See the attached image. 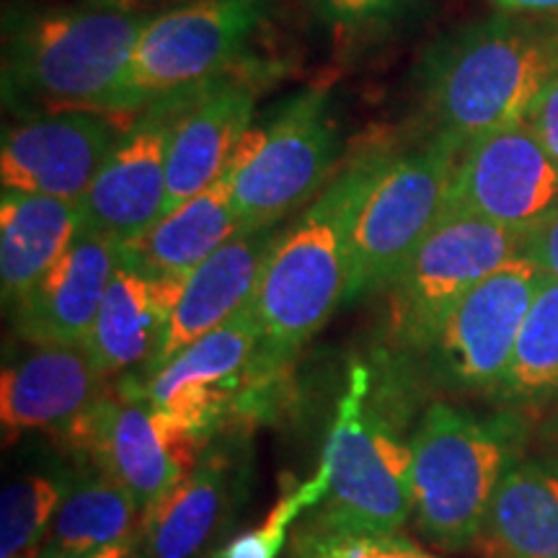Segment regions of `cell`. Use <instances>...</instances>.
<instances>
[{
  "mask_svg": "<svg viewBox=\"0 0 558 558\" xmlns=\"http://www.w3.org/2000/svg\"><path fill=\"white\" fill-rule=\"evenodd\" d=\"M388 160L386 150L362 153L282 230L254 295L262 320L256 357L282 365L344 305L354 220Z\"/></svg>",
  "mask_w": 558,
  "mask_h": 558,
  "instance_id": "1",
  "label": "cell"
},
{
  "mask_svg": "<svg viewBox=\"0 0 558 558\" xmlns=\"http://www.w3.org/2000/svg\"><path fill=\"white\" fill-rule=\"evenodd\" d=\"M153 13L122 0L32 13L9 39L5 99L45 111L111 117L130 58ZM41 111V114H45Z\"/></svg>",
  "mask_w": 558,
  "mask_h": 558,
  "instance_id": "2",
  "label": "cell"
},
{
  "mask_svg": "<svg viewBox=\"0 0 558 558\" xmlns=\"http://www.w3.org/2000/svg\"><path fill=\"white\" fill-rule=\"evenodd\" d=\"M558 73V32L507 16L452 34L424 62L422 90L437 132L471 143L527 122Z\"/></svg>",
  "mask_w": 558,
  "mask_h": 558,
  "instance_id": "3",
  "label": "cell"
},
{
  "mask_svg": "<svg viewBox=\"0 0 558 558\" xmlns=\"http://www.w3.org/2000/svg\"><path fill=\"white\" fill-rule=\"evenodd\" d=\"M514 432L448 403L427 409L411 439V499L424 538L463 550L484 533L494 492L507 473Z\"/></svg>",
  "mask_w": 558,
  "mask_h": 558,
  "instance_id": "4",
  "label": "cell"
},
{
  "mask_svg": "<svg viewBox=\"0 0 558 558\" xmlns=\"http://www.w3.org/2000/svg\"><path fill=\"white\" fill-rule=\"evenodd\" d=\"M271 5L275 0H194L156 13L140 34L111 117L220 78L264 29Z\"/></svg>",
  "mask_w": 558,
  "mask_h": 558,
  "instance_id": "5",
  "label": "cell"
},
{
  "mask_svg": "<svg viewBox=\"0 0 558 558\" xmlns=\"http://www.w3.org/2000/svg\"><path fill=\"white\" fill-rule=\"evenodd\" d=\"M460 148V140L435 132L418 148L390 156L354 220L344 303L388 290L416 254L442 218Z\"/></svg>",
  "mask_w": 558,
  "mask_h": 558,
  "instance_id": "6",
  "label": "cell"
},
{
  "mask_svg": "<svg viewBox=\"0 0 558 558\" xmlns=\"http://www.w3.org/2000/svg\"><path fill=\"white\" fill-rule=\"evenodd\" d=\"M339 156V128L324 90H308L264 128H251L226 177L243 230L277 226L316 199Z\"/></svg>",
  "mask_w": 558,
  "mask_h": 558,
  "instance_id": "7",
  "label": "cell"
},
{
  "mask_svg": "<svg viewBox=\"0 0 558 558\" xmlns=\"http://www.w3.org/2000/svg\"><path fill=\"white\" fill-rule=\"evenodd\" d=\"M365 375L341 401L320 469L326 471V525L331 535H396L414 509L411 448L388 435L365 409Z\"/></svg>",
  "mask_w": 558,
  "mask_h": 558,
  "instance_id": "8",
  "label": "cell"
},
{
  "mask_svg": "<svg viewBox=\"0 0 558 558\" xmlns=\"http://www.w3.org/2000/svg\"><path fill=\"white\" fill-rule=\"evenodd\" d=\"M525 233L476 215H442L399 277L388 284L390 333L427 349L442 320L488 275L518 259Z\"/></svg>",
  "mask_w": 558,
  "mask_h": 558,
  "instance_id": "9",
  "label": "cell"
},
{
  "mask_svg": "<svg viewBox=\"0 0 558 558\" xmlns=\"http://www.w3.org/2000/svg\"><path fill=\"white\" fill-rule=\"evenodd\" d=\"M558 213V163L527 122L460 148L442 215H476L530 233Z\"/></svg>",
  "mask_w": 558,
  "mask_h": 558,
  "instance_id": "10",
  "label": "cell"
},
{
  "mask_svg": "<svg viewBox=\"0 0 558 558\" xmlns=\"http://www.w3.org/2000/svg\"><path fill=\"white\" fill-rule=\"evenodd\" d=\"M541 279L538 264L520 254L478 282L424 349L437 373L460 388L499 390Z\"/></svg>",
  "mask_w": 558,
  "mask_h": 558,
  "instance_id": "11",
  "label": "cell"
},
{
  "mask_svg": "<svg viewBox=\"0 0 558 558\" xmlns=\"http://www.w3.org/2000/svg\"><path fill=\"white\" fill-rule=\"evenodd\" d=\"M68 432L73 442L96 452L109 478L128 488L140 509L156 505L197 469L199 435L153 409L145 396L101 399Z\"/></svg>",
  "mask_w": 558,
  "mask_h": 558,
  "instance_id": "12",
  "label": "cell"
},
{
  "mask_svg": "<svg viewBox=\"0 0 558 558\" xmlns=\"http://www.w3.org/2000/svg\"><path fill=\"white\" fill-rule=\"evenodd\" d=\"M181 104L158 101L128 124L78 202L83 228L130 246L166 215V158Z\"/></svg>",
  "mask_w": 558,
  "mask_h": 558,
  "instance_id": "13",
  "label": "cell"
},
{
  "mask_svg": "<svg viewBox=\"0 0 558 558\" xmlns=\"http://www.w3.org/2000/svg\"><path fill=\"white\" fill-rule=\"evenodd\" d=\"M99 111H45L3 132V190L81 202L124 128Z\"/></svg>",
  "mask_w": 558,
  "mask_h": 558,
  "instance_id": "14",
  "label": "cell"
},
{
  "mask_svg": "<svg viewBox=\"0 0 558 558\" xmlns=\"http://www.w3.org/2000/svg\"><path fill=\"white\" fill-rule=\"evenodd\" d=\"M259 344L262 320L251 300L233 318L158 367L143 396L153 409L205 437L218 416L239 399V388L246 380Z\"/></svg>",
  "mask_w": 558,
  "mask_h": 558,
  "instance_id": "15",
  "label": "cell"
},
{
  "mask_svg": "<svg viewBox=\"0 0 558 558\" xmlns=\"http://www.w3.org/2000/svg\"><path fill=\"white\" fill-rule=\"evenodd\" d=\"M256 90L246 81H209L181 101L166 158V215L226 177L251 130Z\"/></svg>",
  "mask_w": 558,
  "mask_h": 558,
  "instance_id": "16",
  "label": "cell"
},
{
  "mask_svg": "<svg viewBox=\"0 0 558 558\" xmlns=\"http://www.w3.org/2000/svg\"><path fill=\"white\" fill-rule=\"evenodd\" d=\"M117 267L120 246L83 228L73 246L16 303L21 337L37 347H86Z\"/></svg>",
  "mask_w": 558,
  "mask_h": 558,
  "instance_id": "17",
  "label": "cell"
},
{
  "mask_svg": "<svg viewBox=\"0 0 558 558\" xmlns=\"http://www.w3.org/2000/svg\"><path fill=\"white\" fill-rule=\"evenodd\" d=\"M279 239L282 230L277 226L241 230L186 277L158 354L150 360L153 373L192 341L207 337L246 308L256 295L264 264Z\"/></svg>",
  "mask_w": 558,
  "mask_h": 558,
  "instance_id": "18",
  "label": "cell"
},
{
  "mask_svg": "<svg viewBox=\"0 0 558 558\" xmlns=\"http://www.w3.org/2000/svg\"><path fill=\"white\" fill-rule=\"evenodd\" d=\"M101 378L86 347H37L0 378L5 432L70 429L101 401Z\"/></svg>",
  "mask_w": 558,
  "mask_h": 558,
  "instance_id": "19",
  "label": "cell"
},
{
  "mask_svg": "<svg viewBox=\"0 0 558 558\" xmlns=\"http://www.w3.org/2000/svg\"><path fill=\"white\" fill-rule=\"evenodd\" d=\"M184 282L186 277H150L120 259L86 339V352L101 375L156 357Z\"/></svg>",
  "mask_w": 558,
  "mask_h": 558,
  "instance_id": "20",
  "label": "cell"
},
{
  "mask_svg": "<svg viewBox=\"0 0 558 558\" xmlns=\"http://www.w3.org/2000/svg\"><path fill=\"white\" fill-rule=\"evenodd\" d=\"M83 230L78 202L3 190L0 197V288L16 305Z\"/></svg>",
  "mask_w": 558,
  "mask_h": 558,
  "instance_id": "21",
  "label": "cell"
},
{
  "mask_svg": "<svg viewBox=\"0 0 558 558\" xmlns=\"http://www.w3.org/2000/svg\"><path fill=\"white\" fill-rule=\"evenodd\" d=\"M228 177L163 215L143 239L120 248V259L150 277H190L202 262L241 233Z\"/></svg>",
  "mask_w": 558,
  "mask_h": 558,
  "instance_id": "22",
  "label": "cell"
},
{
  "mask_svg": "<svg viewBox=\"0 0 558 558\" xmlns=\"http://www.w3.org/2000/svg\"><path fill=\"white\" fill-rule=\"evenodd\" d=\"M484 530L505 558H558V473L530 460L507 469Z\"/></svg>",
  "mask_w": 558,
  "mask_h": 558,
  "instance_id": "23",
  "label": "cell"
},
{
  "mask_svg": "<svg viewBox=\"0 0 558 558\" xmlns=\"http://www.w3.org/2000/svg\"><path fill=\"white\" fill-rule=\"evenodd\" d=\"M137 501L114 478L83 481L60 501L37 558H88L130 541Z\"/></svg>",
  "mask_w": 558,
  "mask_h": 558,
  "instance_id": "24",
  "label": "cell"
},
{
  "mask_svg": "<svg viewBox=\"0 0 558 558\" xmlns=\"http://www.w3.org/2000/svg\"><path fill=\"white\" fill-rule=\"evenodd\" d=\"M226 505V473L218 463L194 471L184 484L145 509L150 558H197L218 527Z\"/></svg>",
  "mask_w": 558,
  "mask_h": 558,
  "instance_id": "25",
  "label": "cell"
},
{
  "mask_svg": "<svg viewBox=\"0 0 558 558\" xmlns=\"http://www.w3.org/2000/svg\"><path fill=\"white\" fill-rule=\"evenodd\" d=\"M499 393L522 403L558 393V279L554 277L541 279Z\"/></svg>",
  "mask_w": 558,
  "mask_h": 558,
  "instance_id": "26",
  "label": "cell"
},
{
  "mask_svg": "<svg viewBox=\"0 0 558 558\" xmlns=\"http://www.w3.org/2000/svg\"><path fill=\"white\" fill-rule=\"evenodd\" d=\"M65 488L45 476H26L3 488L0 558H37Z\"/></svg>",
  "mask_w": 558,
  "mask_h": 558,
  "instance_id": "27",
  "label": "cell"
},
{
  "mask_svg": "<svg viewBox=\"0 0 558 558\" xmlns=\"http://www.w3.org/2000/svg\"><path fill=\"white\" fill-rule=\"evenodd\" d=\"M326 484H329V478H326V471L320 469L316 473V478H311L308 484L300 486L295 494H290V497L279 501V505L267 514L262 527L243 533L241 538H235L230 546L222 548L220 558H277L279 548H282L284 543V535H288L290 522L295 520L305 507L324 501Z\"/></svg>",
  "mask_w": 558,
  "mask_h": 558,
  "instance_id": "28",
  "label": "cell"
},
{
  "mask_svg": "<svg viewBox=\"0 0 558 558\" xmlns=\"http://www.w3.org/2000/svg\"><path fill=\"white\" fill-rule=\"evenodd\" d=\"M313 13L339 32H362L401 16L409 0H305Z\"/></svg>",
  "mask_w": 558,
  "mask_h": 558,
  "instance_id": "29",
  "label": "cell"
},
{
  "mask_svg": "<svg viewBox=\"0 0 558 558\" xmlns=\"http://www.w3.org/2000/svg\"><path fill=\"white\" fill-rule=\"evenodd\" d=\"M316 558H435L416 548L414 543L396 538V535H329L320 543Z\"/></svg>",
  "mask_w": 558,
  "mask_h": 558,
  "instance_id": "30",
  "label": "cell"
},
{
  "mask_svg": "<svg viewBox=\"0 0 558 558\" xmlns=\"http://www.w3.org/2000/svg\"><path fill=\"white\" fill-rule=\"evenodd\" d=\"M527 124L535 132V137L541 140L543 148L558 163V73L541 90L538 99H535L527 114Z\"/></svg>",
  "mask_w": 558,
  "mask_h": 558,
  "instance_id": "31",
  "label": "cell"
},
{
  "mask_svg": "<svg viewBox=\"0 0 558 558\" xmlns=\"http://www.w3.org/2000/svg\"><path fill=\"white\" fill-rule=\"evenodd\" d=\"M522 254L543 269V275L558 279V213L525 235Z\"/></svg>",
  "mask_w": 558,
  "mask_h": 558,
  "instance_id": "32",
  "label": "cell"
},
{
  "mask_svg": "<svg viewBox=\"0 0 558 558\" xmlns=\"http://www.w3.org/2000/svg\"><path fill=\"white\" fill-rule=\"evenodd\" d=\"M501 13H558V0H492Z\"/></svg>",
  "mask_w": 558,
  "mask_h": 558,
  "instance_id": "33",
  "label": "cell"
},
{
  "mask_svg": "<svg viewBox=\"0 0 558 558\" xmlns=\"http://www.w3.org/2000/svg\"><path fill=\"white\" fill-rule=\"evenodd\" d=\"M128 554H130V541H124V543H114V546L104 548V550H99V554H94L88 558H128Z\"/></svg>",
  "mask_w": 558,
  "mask_h": 558,
  "instance_id": "34",
  "label": "cell"
},
{
  "mask_svg": "<svg viewBox=\"0 0 558 558\" xmlns=\"http://www.w3.org/2000/svg\"><path fill=\"white\" fill-rule=\"evenodd\" d=\"M122 3H132V5H137V3H153V0H122Z\"/></svg>",
  "mask_w": 558,
  "mask_h": 558,
  "instance_id": "35",
  "label": "cell"
}]
</instances>
